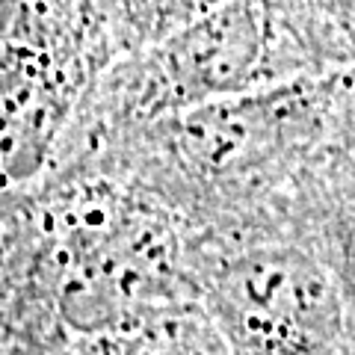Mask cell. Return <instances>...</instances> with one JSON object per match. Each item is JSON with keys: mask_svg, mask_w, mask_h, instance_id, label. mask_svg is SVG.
I'll return each mask as SVG.
<instances>
[{"mask_svg": "<svg viewBox=\"0 0 355 355\" xmlns=\"http://www.w3.org/2000/svg\"><path fill=\"white\" fill-rule=\"evenodd\" d=\"M216 296L225 320L249 343L302 355L338 323V291L326 266L299 249H252L222 266Z\"/></svg>", "mask_w": 355, "mask_h": 355, "instance_id": "cell-1", "label": "cell"}, {"mask_svg": "<svg viewBox=\"0 0 355 355\" xmlns=\"http://www.w3.org/2000/svg\"><path fill=\"white\" fill-rule=\"evenodd\" d=\"M172 243L157 222L128 219L92 240L60 284L62 317L80 331H128L166 291Z\"/></svg>", "mask_w": 355, "mask_h": 355, "instance_id": "cell-2", "label": "cell"}, {"mask_svg": "<svg viewBox=\"0 0 355 355\" xmlns=\"http://www.w3.org/2000/svg\"><path fill=\"white\" fill-rule=\"evenodd\" d=\"M266 53L263 12L252 0H225L163 48V74L187 101L243 92Z\"/></svg>", "mask_w": 355, "mask_h": 355, "instance_id": "cell-3", "label": "cell"}, {"mask_svg": "<svg viewBox=\"0 0 355 355\" xmlns=\"http://www.w3.org/2000/svg\"><path fill=\"white\" fill-rule=\"evenodd\" d=\"M116 355H228V349L202 317L154 314L121 331Z\"/></svg>", "mask_w": 355, "mask_h": 355, "instance_id": "cell-4", "label": "cell"}, {"mask_svg": "<svg viewBox=\"0 0 355 355\" xmlns=\"http://www.w3.org/2000/svg\"><path fill=\"white\" fill-rule=\"evenodd\" d=\"M347 261H349V282L355 287V228L349 231V240H347Z\"/></svg>", "mask_w": 355, "mask_h": 355, "instance_id": "cell-5", "label": "cell"}, {"mask_svg": "<svg viewBox=\"0 0 355 355\" xmlns=\"http://www.w3.org/2000/svg\"><path fill=\"white\" fill-rule=\"evenodd\" d=\"M340 6H343V9H349V12L355 15V0H340Z\"/></svg>", "mask_w": 355, "mask_h": 355, "instance_id": "cell-6", "label": "cell"}]
</instances>
